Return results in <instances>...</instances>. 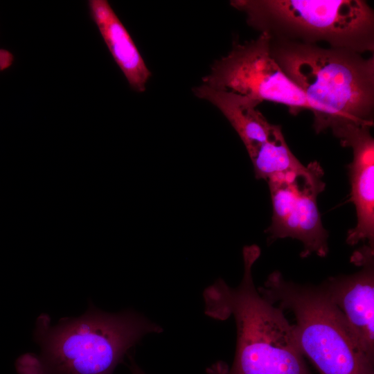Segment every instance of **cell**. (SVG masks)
I'll return each instance as SVG.
<instances>
[{"label":"cell","mask_w":374,"mask_h":374,"mask_svg":"<svg viewBox=\"0 0 374 374\" xmlns=\"http://www.w3.org/2000/svg\"><path fill=\"white\" fill-rule=\"evenodd\" d=\"M260 255L256 244L245 246L240 284L233 287L218 278L204 290L205 314L222 321L233 317L237 329L232 365L219 361L206 374H312L293 325L254 285L252 267Z\"/></svg>","instance_id":"6da1fadb"},{"label":"cell","mask_w":374,"mask_h":374,"mask_svg":"<svg viewBox=\"0 0 374 374\" xmlns=\"http://www.w3.org/2000/svg\"><path fill=\"white\" fill-rule=\"evenodd\" d=\"M162 330L134 310L108 313L93 305L54 326L41 314L34 330L40 353L21 356L16 368L19 374H113L144 335Z\"/></svg>","instance_id":"7a4b0ae2"},{"label":"cell","mask_w":374,"mask_h":374,"mask_svg":"<svg viewBox=\"0 0 374 374\" xmlns=\"http://www.w3.org/2000/svg\"><path fill=\"white\" fill-rule=\"evenodd\" d=\"M270 51L312 106L317 133L336 119L373 126V55L271 37Z\"/></svg>","instance_id":"3957f363"},{"label":"cell","mask_w":374,"mask_h":374,"mask_svg":"<svg viewBox=\"0 0 374 374\" xmlns=\"http://www.w3.org/2000/svg\"><path fill=\"white\" fill-rule=\"evenodd\" d=\"M247 24L279 41L361 54L374 51V12L363 0H232Z\"/></svg>","instance_id":"277c9868"},{"label":"cell","mask_w":374,"mask_h":374,"mask_svg":"<svg viewBox=\"0 0 374 374\" xmlns=\"http://www.w3.org/2000/svg\"><path fill=\"white\" fill-rule=\"evenodd\" d=\"M258 290L283 311L294 314L300 349L320 374H374V362L362 351L322 284H299L274 271Z\"/></svg>","instance_id":"5b68a950"},{"label":"cell","mask_w":374,"mask_h":374,"mask_svg":"<svg viewBox=\"0 0 374 374\" xmlns=\"http://www.w3.org/2000/svg\"><path fill=\"white\" fill-rule=\"evenodd\" d=\"M203 83L259 104L267 100L284 105L292 115L312 111L303 93L271 56L270 37L266 33L244 43L235 42L226 55L215 61Z\"/></svg>","instance_id":"8992f818"},{"label":"cell","mask_w":374,"mask_h":374,"mask_svg":"<svg viewBox=\"0 0 374 374\" xmlns=\"http://www.w3.org/2000/svg\"><path fill=\"white\" fill-rule=\"evenodd\" d=\"M323 175L321 164L314 161L267 180L272 204L271 222L266 230L269 242L291 238L302 242L301 258L327 256L328 235L317 206L318 195L326 188Z\"/></svg>","instance_id":"52a82bcc"},{"label":"cell","mask_w":374,"mask_h":374,"mask_svg":"<svg viewBox=\"0 0 374 374\" xmlns=\"http://www.w3.org/2000/svg\"><path fill=\"white\" fill-rule=\"evenodd\" d=\"M370 126L347 120L330 123L333 134L344 147L353 150L348 165L351 186L350 199L356 209L357 224L348 231L346 242L355 245L360 242L374 247V139Z\"/></svg>","instance_id":"ba28073f"},{"label":"cell","mask_w":374,"mask_h":374,"mask_svg":"<svg viewBox=\"0 0 374 374\" xmlns=\"http://www.w3.org/2000/svg\"><path fill=\"white\" fill-rule=\"evenodd\" d=\"M350 261L357 272L328 278L322 283L343 314L364 354L374 362V247L364 244Z\"/></svg>","instance_id":"9c48e42d"},{"label":"cell","mask_w":374,"mask_h":374,"mask_svg":"<svg viewBox=\"0 0 374 374\" xmlns=\"http://www.w3.org/2000/svg\"><path fill=\"white\" fill-rule=\"evenodd\" d=\"M92 20L131 88L143 92L151 72L128 31L106 0L88 1Z\"/></svg>","instance_id":"30bf717a"},{"label":"cell","mask_w":374,"mask_h":374,"mask_svg":"<svg viewBox=\"0 0 374 374\" xmlns=\"http://www.w3.org/2000/svg\"><path fill=\"white\" fill-rule=\"evenodd\" d=\"M197 98L215 106L227 118L249 153L272 135L276 125L269 123L256 109L259 103L246 96L204 83L193 89Z\"/></svg>","instance_id":"8fae6325"},{"label":"cell","mask_w":374,"mask_h":374,"mask_svg":"<svg viewBox=\"0 0 374 374\" xmlns=\"http://www.w3.org/2000/svg\"><path fill=\"white\" fill-rule=\"evenodd\" d=\"M248 154L258 179L267 181L274 175L298 170L304 166L290 150L281 126L278 125H276L272 135L267 141Z\"/></svg>","instance_id":"7c38bea8"},{"label":"cell","mask_w":374,"mask_h":374,"mask_svg":"<svg viewBox=\"0 0 374 374\" xmlns=\"http://www.w3.org/2000/svg\"><path fill=\"white\" fill-rule=\"evenodd\" d=\"M14 56L8 50L0 48V71L9 68L13 63Z\"/></svg>","instance_id":"4fadbf2b"},{"label":"cell","mask_w":374,"mask_h":374,"mask_svg":"<svg viewBox=\"0 0 374 374\" xmlns=\"http://www.w3.org/2000/svg\"><path fill=\"white\" fill-rule=\"evenodd\" d=\"M128 358L130 359L129 368L131 374H145V373L136 364L132 355H128Z\"/></svg>","instance_id":"5bb4252c"}]
</instances>
